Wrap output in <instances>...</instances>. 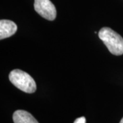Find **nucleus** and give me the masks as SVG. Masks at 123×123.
<instances>
[{
    "label": "nucleus",
    "instance_id": "f257e3e1",
    "mask_svg": "<svg viewBox=\"0 0 123 123\" xmlns=\"http://www.w3.org/2000/svg\"><path fill=\"white\" fill-rule=\"evenodd\" d=\"M98 37L105 44L111 53L115 55L123 54V38L110 27H103L98 31Z\"/></svg>",
    "mask_w": 123,
    "mask_h": 123
},
{
    "label": "nucleus",
    "instance_id": "f03ea898",
    "mask_svg": "<svg viewBox=\"0 0 123 123\" xmlns=\"http://www.w3.org/2000/svg\"><path fill=\"white\" fill-rule=\"evenodd\" d=\"M9 79L15 87L26 93H34L36 90L35 81L25 71L19 69L12 70L9 75Z\"/></svg>",
    "mask_w": 123,
    "mask_h": 123
},
{
    "label": "nucleus",
    "instance_id": "7ed1b4c3",
    "mask_svg": "<svg viewBox=\"0 0 123 123\" xmlns=\"http://www.w3.org/2000/svg\"><path fill=\"white\" fill-rule=\"evenodd\" d=\"M36 12L47 20L53 21L56 17V9L50 0H34Z\"/></svg>",
    "mask_w": 123,
    "mask_h": 123
},
{
    "label": "nucleus",
    "instance_id": "20e7f679",
    "mask_svg": "<svg viewBox=\"0 0 123 123\" xmlns=\"http://www.w3.org/2000/svg\"><path fill=\"white\" fill-rule=\"evenodd\" d=\"M17 30V26L12 21L1 19L0 21V40H3L14 35Z\"/></svg>",
    "mask_w": 123,
    "mask_h": 123
},
{
    "label": "nucleus",
    "instance_id": "39448f33",
    "mask_svg": "<svg viewBox=\"0 0 123 123\" xmlns=\"http://www.w3.org/2000/svg\"><path fill=\"white\" fill-rule=\"evenodd\" d=\"M14 123H38L36 119L31 114L24 110H17L14 112Z\"/></svg>",
    "mask_w": 123,
    "mask_h": 123
},
{
    "label": "nucleus",
    "instance_id": "423d86ee",
    "mask_svg": "<svg viewBox=\"0 0 123 123\" xmlns=\"http://www.w3.org/2000/svg\"><path fill=\"white\" fill-rule=\"evenodd\" d=\"M86 118L82 116V117H80V118L76 119L74 121V123H86Z\"/></svg>",
    "mask_w": 123,
    "mask_h": 123
},
{
    "label": "nucleus",
    "instance_id": "0eeeda50",
    "mask_svg": "<svg viewBox=\"0 0 123 123\" xmlns=\"http://www.w3.org/2000/svg\"><path fill=\"white\" fill-rule=\"evenodd\" d=\"M120 123H123V118H122V120H120Z\"/></svg>",
    "mask_w": 123,
    "mask_h": 123
}]
</instances>
